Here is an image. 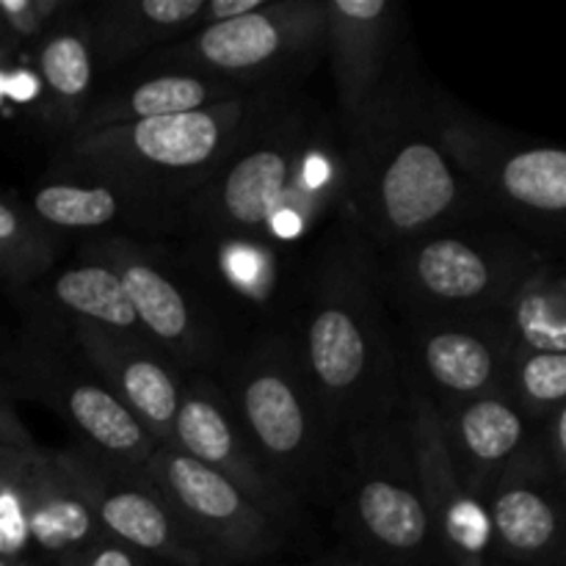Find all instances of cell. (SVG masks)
I'll return each instance as SVG.
<instances>
[{
  "mask_svg": "<svg viewBox=\"0 0 566 566\" xmlns=\"http://www.w3.org/2000/svg\"><path fill=\"white\" fill-rule=\"evenodd\" d=\"M75 0H0V39L14 53L22 44H36Z\"/></svg>",
  "mask_w": 566,
  "mask_h": 566,
  "instance_id": "4dcf8cb0",
  "label": "cell"
},
{
  "mask_svg": "<svg viewBox=\"0 0 566 566\" xmlns=\"http://www.w3.org/2000/svg\"><path fill=\"white\" fill-rule=\"evenodd\" d=\"M6 368L22 396L53 409L77 431V446L122 468L142 470L158 442L103 385L72 340L64 321L33 310L31 324L6 352Z\"/></svg>",
  "mask_w": 566,
  "mask_h": 566,
  "instance_id": "ba28073f",
  "label": "cell"
},
{
  "mask_svg": "<svg viewBox=\"0 0 566 566\" xmlns=\"http://www.w3.org/2000/svg\"><path fill=\"white\" fill-rule=\"evenodd\" d=\"M55 453L88 501L105 536L142 556L164 558L180 566L210 564L208 553L177 523L142 470L122 468L83 446Z\"/></svg>",
  "mask_w": 566,
  "mask_h": 566,
  "instance_id": "5bb4252c",
  "label": "cell"
},
{
  "mask_svg": "<svg viewBox=\"0 0 566 566\" xmlns=\"http://www.w3.org/2000/svg\"><path fill=\"white\" fill-rule=\"evenodd\" d=\"M396 6L387 0H324V55L329 59L343 133L359 122L390 77Z\"/></svg>",
  "mask_w": 566,
  "mask_h": 566,
  "instance_id": "ac0fdd59",
  "label": "cell"
},
{
  "mask_svg": "<svg viewBox=\"0 0 566 566\" xmlns=\"http://www.w3.org/2000/svg\"><path fill=\"white\" fill-rule=\"evenodd\" d=\"M479 224L481 219H470L442 227L376 254L385 296L401 307L403 318L497 315L547 263V254L525 243L514 227L484 230Z\"/></svg>",
  "mask_w": 566,
  "mask_h": 566,
  "instance_id": "8992f818",
  "label": "cell"
},
{
  "mask_svg": "<svg viewBox=\"0 0 566 566\" xmlns=\"http://www.w3.org/2000/svg\"><path fill=\"white\" fill-rule=\"evenodd\" d=\"M22 479H0V558L14 562H22V556L31 551Z\"/></svg>",
  "mask_w": 566,
  "mask_h": 566,
  "instance_id": "1f68e13d",
  "label": "cell"
},
{
  "mask_svg": "<svg viewBox=\"0 0 566 566\" xmlns=\"http://www.w3.org/2000/svg\"><path fill=\"white\" fill-rule=\"evenodd\" d=\"M291 315L287 335L337 446L401 412V354L379 260L346 221L296 280Z\"/></svg>",
  "mask_w": 566,
  "mask_h": 566,
  "instance_id": "6da1fadb",
  "label": "cell"
},
{
  "mask_svg": "<svg viewBox=\"0 0 566 566\" xmlns=\"http://www.w3.org/2000/svg\"><path fill=\"white\" fill-rule=\"evenodd\" d=\"M401 370L437 407L506 387L512 337L503 313L484 318H403Z\"/></svg>",
  "mask_w": 566,
  "mask_h": 566,
  "instance_id": "4fadbf2b",
  "label": "cell"
},
{
  "mask_svg": "<svg viewBox=\"0 0 566 566\" xmlns=\"http://www.w3.org/2000/svg\"><path fill=\"white\" fill-rule=\"evenodd\" d=\"M39 451H42V448H39ZM39 451H17V448H9L0 442V479H22V475L31 470Z\"/></svg>",
  "mask_w": 566,
  "mask_h": 566,
  "instance_id": "d590c367",
  "label": "cell"
},
{
  "mask_svg": "<svg viewBox=\"0 0 566 566\" xmlns=\"http://www.w3.org/2000/svg\"><path fill=\"white\" fill-rule=\"evenodd\" d=\"M512 348L566 354V285L556 265L545 263L517 287L503 307Z\"/></svg>",
  "mask_w": 566,
  "mask_h": 566,
  "instance_id": "83f0119b",
  "label": "cell"
},
{
  "mask_svg": "<svg viewBox=\"0 0 566 566\" xmlns=\"http://www.w3.org/2000/svg\"><path fill=\"white\" fill-rule=\"evenodd\" d=\"M562 486L536 442L484 495L492 553L523 566L562 562Z\"/></svg>",
  "mask_w": 566,
  "mask_h": 566,
  "instance_id": "e0dca14e",
  "label": "cell"
},
{
  "mask_svg": "<svg viewBox=\"0 0 566 566\" xmlns=\"http://www.w3.org/2000/svg\"><path fill=\"white\" fill-rule=\"evenodd\" d=\"M276 92H252L188 114L75 133L59 142L50 171L122 182L180 210L182 199L230 158Z\"/></svg>",
  "mask_w": 566,
  "mask_h": 566,
  "instance_id": "277c9868",
  "label": "cell"
},
{
  "mask_svg": "<svg viewBox=\"0 0 566 566\" xmlns=\"http://www.w3.org/2000/svg\"><path fill=\"white\" fill-rule=\"evenodd\" d=\"M346 202V138L337 116L307 99L271 97L230 158L180 205L199 235L302 247Z\"/></svg>",
  "mask_w": 566,
  "mask_h": 566,
  "instance_id": "7a4b0ae2",
  "label": "cell"
},
{
  "mask_svg": "<svg viewBox=\"0 0 566 566\" xmlns=\"http://www.w3.org/2000/svg\"><path fill=\"white\" fill-rule=\"evenodd\" d=\"M329 566H379V564H365V562H340V564H329Z\"/></svg>",
  "mask_w": 566,
  "mask_h": 566,
  "instance_id": "f35d334b",
  "label": "cell"
},
{
  "mask_svg": "<svg viewBox=\"0 0 566 566\" xmlns=\"http://www.w3.org/2000/svg\"><path fill=\"white\" fill-rule=\"evenodd\" d=\"M64 326L122 407L153 434L158 446L169 442L180 403V370L149 343L77 324Z\"/></svg>",
  "mask_w": 566,
  "mask_h": 566,
  "instance_id": "ffe728a7",
  "label": "cell"
},
{
  "mask_svg": "<svg viewBox=\"0 0 566 566\" xmlns=\"http://www.w3.org/2000/svg\"><path fill=\"white\" fill-rule=\"evenodd\" d=\"M442 130L490 219L539 241H562L566 221V153L556 144L514 136L446 103Z\"/></svg>",
  "mask_w": 566,
  "mask_h": 566,
  "instance_id": "30bf717a",
  "label": "cell"
},
{
  "mask_svg": "<svg viewBox=\"0 0 566 566\" xmlns=\"http://www.w3.org/2000/svg\"><path fill=\"white\" fill-rule=\"evenodd\" d=\"M208 0H103L86 6L97 70H119L127 61L160 50L202 25Z\"/></svg>",
  "mask_w": 566,
  "mask_h": 566,
  "instance_id": "cb8c5ba5",
  "label": "cell"
},
{
  "mask_svg": "<svg viewBox=\"0 0 566 566\" xmlns=\"http://www.w3.org/2000/svg\"><path fill=\"white\" fill-rule=\"evenodd\" d=\"M243 94L252 92L235 86V83L202 75V72L158 66V70L144 72L136 81L122 83V86L111 88V92L97 94L75 133L130 125V122L155 119V116L188 114V111H199L208 108V105L243 97Z\"/></svg>",
  "mask_w": 566,
  "mask_h": 566,
  "instance_id": "d4e9b609",
  "label": "cell"
},
{
  "mask_svg": "<svg viewBox=\"0 0 566 566\" xmlns=\"http://www.w3.org/2000/svg\"><path fill=\"white\" fill-rule=\"evenodd\" d=\"M169 446L230 481L276 523L287 525V520L298 514L263 473L235 415H232L224 390L221 385L210 381L208 374L182 376L180 403H177L175 423H171Z\"/></svg>",
  "mask_w": 566,
  "mask_h": 566,
  "instance_id": "2e32d148",
  "label": "cell"
},
{
  "mask_svg": "<svg viewBox=\"0 0 566 566\" xmlns=\"http://www.w3.org/2000/svg\"><path fill=\"white\" fill-rule=\"evenodd\" d=\"M337 517L346 534L379 566H442L403 412L359 429L337 462Z\"/></svg>",
  "mask_w": 566,
  "mask_h": 566,
  "instance_id": "52a82bcc",
  "label": "cell"
},
{
  "mask_svg": "<svg viewBox=\"0 0 566 566\" xmlns=\"http://www.w3.org/2000/svg\"><path fill=\"white\" fill-rule=\"evenodd\" d=\"M28 210L55 235L105 230H169L180 224V210L169 202L99 177L48 171L33 186Z\"/></svg>",
  "mask_w": 566,
  "mask_h": 566,
  "instance_id": "44dd1931",
  "label": "cell"
},
{
  "mask_svg": "<svg viewBox=\"0 0 566 566\" xmlns=\"http://www.w3.org/2000/svg\"><path fill=\"white\" fill-rule=\"evenodd\" d=\"M506 390L534 420L551 418L566 407V354L512 348Z\"/></svg>",
  "mask_w": 566,
  "mask_h": 566,
  "instance_id": "f546056e",
  "label": "cell"
},
{
  "mask_svg": "<svg viewBox=\"0 0 566 566\" xmlns=\"http://www.w3.org/2000/svg\"><path fill=\"white\" fill-rule=\"evenodd\" d=\"M75 566H144V556L142 553L130 551L127 545H122V542L105 536L97 545L88 547V551L77 558Z\"/></svg>",
  "mask_w": 566,
  "mask_h": 566,
  "instance_id": "d6a6232c",
  "label": "cell"
},
{
  "mask_svg": "<svg viewBox=\"0 0 566 566\" xmlns=\"http://www.w3.org/2000/svg\"><path fill=\"white\" fill-rule=\"evenodd\" d=\"M446 99L387 77L346 138V221L376 254L426 232L484 219L442 130ZM490 219V216H486Z\"/></svg>",
  "mask_w": 566,
  "mask_h": 566,
  "instance_id": "3957f363",
  "label": "cell"
},
{
  "mask_svg": "<svg viewBox=\"0 0 566 566\" xmlns=\"http://www.w3.org/2000/svg\"><path fill=\"white\" fill-rule=\"evenodd\" d=\"M437 412L453 464L481 506L490 486L539 442L542 423L509 396L506 387L473 401L437 407Z\"/></svg>",
  "mask_w": 566,
  "mask_h": 566,
  "instance_id": "d6986e66",
  "label": "cell"
},
{
  "mask_svg": "<svg viewBox=\"0 0 566 566\" xmlns=\"http://www.w3.org/2000/svg\"><path fill=\"white\" fill-rule=\"evenodd\" d=\"M0 442L9 448H17V451H39L36 440H33L31 431L25 429V423H22L20 415H17L14 403H11V398L6 396L3 390H0Z\"/></svg>",
  "mask_w": 566,
  "mask_h": 566,
  "instance_id": "836d02e7",
  "label": "cell"
},
{
  "mask_svg": "<svg viewBox=\"0 0 566 566\" xmlns=\"http://www.w3.org/2000/svg\"><path fill=\"white\" fill-rule=\"evenodd\" d=\"M177 523L210 558L254 562L282 545L285 525L254 506L241 490L164 442L142 468Z\"/></svg>",
  "mask_w": 566,
  "mask_h": 566,
  "instance_id": "8fae6325",
  "label": "cell"
},
{
  "mask_svg": "<svg viewBox=\"0 0 566 566\" xmlns=\"http://www.w3.org/2000/svg\"><path fill=\"white\" fill-rule=\"evenodd\" d=\"M44 310L64 324L88 326V329L149 343L127 302L119 276L92 258L75 260L50 276L48 291H44Z\"/></svg>",
  "mask_w": 566,
  "mask_h": 566,
  "instance_id": "4316f807",
  "label": "cell"
},
{
  "mask_svg": "<svg viewBox=\"0 0 566 566\" xmlns=\"http://www.w3.org/2000/svg\"><path fill=\"white\" fill-rule=\"evenodd\" d=\"M22 497L31 551L55 566H75L88 547L105 539L92 506L55 451H39L22 479Z\"/></svg>",
  "mask_w": 566,
  "mask_h": 566,
  "instance_id": "603a6c76",
  "label": "cell"
},
{
  "mask_svg": "<svg viewBox=\"0 0 566 566\" xmlns=\"http://www.w3.org/2000/svg\"><path fill=\"white\" fill-rule=\"evenodd\" d=\"M64 238L42 224L28 205L0 197V280L25 287L59 260Z\"/></svg>",
  "mask_w": 566,
  "mask_h": 566,
  "instance_id": "f1b7e54d",
  "label": "cell"
},
{
  "mask_svg": "<svg viewBox=\"0 0 566 566\" xmlns=\"http://www.w3.org/2000/svg\"><path fill=\"white\" fill-rule=\"evenodd\" d=\"M403 423L412 446L415 468L429 503L431 520L440 534L442 556L448 566L490 564V523L484 506L464 486L451 451L446 446L440 412L434 401L403 376Z\"/></svg>",
  "mask_w": 566,
  "mask_h": 566,
  "instance_id": "9a60e30c",
  "label": "cell"
},
{
  "mask_svg": "<svg viewBox=\"0 0 566 566\" xmlns=\"http://www.w3.org/2000/svg\"><path fill=\"white\" fill-rule=\"evenodd\" d=\"M265 3H269V0H208V3H205L202 25H213V22H227L238 20V17L254 14V11L263 9Z\"/></svg>",
  "mask_w": 566,
  "mask_h": 566,
  "instance_id": "e575fe53",
  "label": "cell"
},
{
  "mask_svg": "<svg viewBox=\"0 0 566 566\" xmlns=\"http://www.w3.org/2000/svg\"><path fill=\"white\" fill-rule=\"evenodd\" d=\"M0 566H28L25 562H14V558H0Z\"/></svg>",
  "mask_w": 566,
  "mask_h": 566,
  "instance_id": "74e56055",
  "label": "cell"
},
{
  "mask_svg": "<svg viewBox=\"0 0 566 566\" xmlns=\"http://www.w3.org/2000/svg\"><path fill=\"white\" fill-rule=\"evenodd\" d=\"M11 59V53L9 50H6V44H3V39H0V64H6V61Z\"/></svg>",
  "mask_w": 566,
  "mask_h": 566,
  "instance_id": "8d00e7d4",
  "label": "cell"
},
{
  "mask_svg": "<svg viewBox=\"0 0 566 566\" xmlns=\"http://www.w3.org/2000/svg\"><path fill=\"white\" fill-rule=\"evenodd\" d=\"M232 415L271 484L302 509L326 495L340 446L324 423L287 329L260 337L221 385Z\"/></svg>",
  "mask_w": 566,
  "mask_h": 566,
  "instance_id": "5b68a950",
  "label": "cell"
},
{
  "mask_svg": "<svg viewBox=\"0 0 566 566\" xmlns=\"http://www.w3.org/2000/svg\"><path fill=\"white\" fill-rule=\"evenodd\" d=\"M83 258L108 265L119 276L147 340L182 376L205 374L219 363L221 332L213 313H208L142 243L127 235L92 238L83 247Z\"/></svg>",
  "mask_w": 566,
  "mask_h": 566,
  "instance_id": "7c38bea8",
  "label": "cell"
},
{
  "mask_svg": "<svg viewBox=\"0 0 566 566\" xmlns=\"http://www.w3.org/2000/svg\"><path fill=\"white\" fill-rule=\"evenodd\" d=\"M197 269L235 302V310L254 315L282 313L296 291L285 274V252L252 238L199 235Z\"/></svg>",
  "mask_w": 566,
  "mask_h": 566,
  "instance_id": "484cf974",
  "label": "cell"
},
{
  "mask_svg": "<svg viewBox=\"0 0 566 566\" xmlns=\"http://www.w3.org/2000/svg\"><path fill=\"white\" fill-rule=\"evenodd\" d=\"M484 566H501V564H484Z\"/></svg>",
  "mask_w": 566,
  "mask_h": 566,
  "instance_id": "ab89813d",
  "label": "cell"
},
{
  "mask_svg": "<svg viewBox=\"0 0 566 566\" xmlns=\"http://www.w3.org/2000/svg\"><path fill=\"white\" fill-rule=\"evenodd\" d=\"M324 59V0H269L238 20L213 22L155 50L149 70L202 72L249 92L291 88Z\"/></svg>",
  "mask_w": 566,
  "mask_h": 566,
  "instance_id": "9c48e42d",
  "label": "cell"
},
{
  "mask_svg": "<svg viewBox=\"0 0 566 566\" xmlns=\"http://www.w3.org/2000/svg\"><path fill=\"white\" fill-rule=\"evenodd\" d=\"M97 59L86 22V6L75 3L36 44L33 77L39 97L33 114L64 142L81 127L97 97Z\"/></svg>",
  "mask_w": 566,
  "mask_h": 566,
  "instance_id": "7402d4cb",
  "label": "cell"
}]
</instances>
